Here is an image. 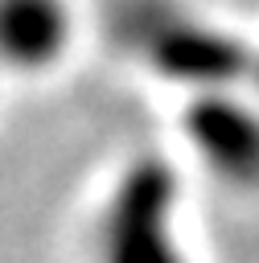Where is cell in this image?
I'll return each mask as SVG.
<instances>
[{
    "instance_id": "cell-3",
    "label": "cell",
    "mask_w": 259,
    "mask_h": 263,
    "mask_svg": "<svg viewBox=\"0 0 259 263\" xmlns=\"http://www.w3.org/2000/svg\"><path fill=\"white\" fill-rule=\"evenodd\" d=\"M185 140L230 185H259V115L222 90H206L185 115Z\"/></svg>"
},
{
    "instance_id": "cell-1",
    "label": "cell",
    "mask_w": 259,
    "mask_h": 263,
    "mask_svg": "<svg viewBox=\"0 0 259 263\" xmlns=\"http://www.w3.org/2000/svg\"><path fill=\"white\" fill-rule=\"evenodd\" d=\"M95 263H185L177 177L160 156L132 160L95 218Z\"/></svg>"
},
{
    "instance_id": "cell-4",
    "label": "cell",
    "mask_w": 259,
    "mask_h": 263,
    "mask_svg": "<svg viewBox=\"0 0 259 263\" xmlns=\"http://www.w3.org/2000/svg\"><path fill=\"white\" fill-rule=\"evenodd\" d=\"M74 37L66 0H0V66L16 74L49 70Z\"/></svg>"
},
{
    "instance_id": "cell-2",
    "label": "cell",
    "mask_w": 259,
    "mask_h": 263,
    "mask_svg": "<svg viewBox=\"0 0 259 263\" xmlns=\"http://www.w3.org/2000/svg\"><path fill=\"white\" fill-rule=\"evenodd\" d=\"M132 37H136V45L148 49L152 66L164 78H177V82L218 90L222 82H230L243 70V49L230 37H222L214 29H201V25H189L181 16L144 21L136 12V33Z\"/></svg>"
}]
</instances>
